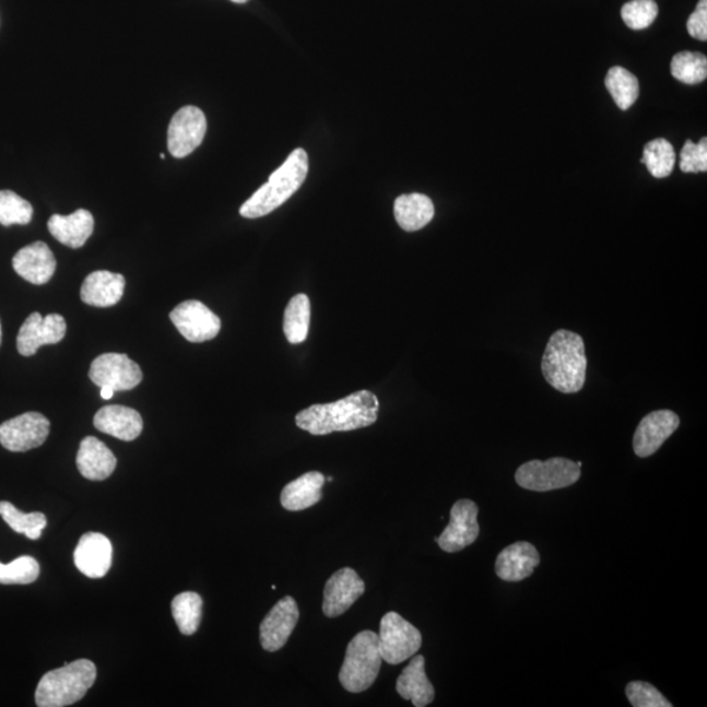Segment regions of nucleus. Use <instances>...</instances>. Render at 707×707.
I'll return each instance as SVG.
<instances>
[{"mask_svg":"<svg viewBox=\"0 0 707 707\" xmlns=\"http://www.w3.org/2000/svg\"><path fill=\"white\" fill-rule=\"evenodd\" d=\"M379 400L373 392L360 391L332 404H317L296 415V426L313 435L353 432L378 421Z\"/></svg>","mask_w":707,"mask_h":707,"instance_id":"obj_1","label":"nucleus"},{"mask_svg":"<svg viewBox=\"0 0 707 707\" xmlns=\"http://www.w3.org/2000/svg\"><path fill=\"white\" fill-rule=\"evenodd\" d=\"M544 378L563 393H577L585 386L587 356L584 339L568 330L553 333L543 356Z\"/></svg>","mask_w":707,"mask_h":707,"instance_id":"obj_2","label":"nucleus"},{"mask_svg":"<svg viewBox=\"0 0 707 707\" xmlns=\"http://www.w3.org/2000/svg\"><path fill=\"white\" fill-rule=\"evenodd\" d=\"M308 155L296 149L279 169L273 172L269 181L243 204L240 215L248 220L266 216L290 200L301 189L308 175Z\"/></svg>","mask_w":707,"mask_h":707,"instance_id":"obj_3","label":"nucleus"},{"mask_svg":"<svg viewBox=\"0 0 707 707\" xmlns=\"http://www.w3.org/2000/svg\"><path fill=\"white\" fill-rule=\"evenodd\" d=\"M96 665L89 659L66 663L62 669L52 670L42 680L36 690V705L39 707L70 706L87 695L96 682Z\"/></svg>","mask_w":707,"mask_h":707,"instance_id":"obj_4","label":"nucleus"},{"mask_svg":"<svg viewBox=\"0 0 707 707\" xmlns=\"http://www.w3.org/2000/svg\"><path fill=\"white\" fill-rule=\"evenodd\" d=\"M382 658L379 636L365 631L350 640L340 671V683L350 693L365 692L378 679Z\"/></svg>","mask_w":707,"mask_h":707,"instance_id":"obj_5","label":"nucleus"},{"mask_svg":"<svg viewBox=\"0 0 707 707\" xmlns=\"http://www.w3.org/2000/svg\"><path fill=\"white\" fill-rule=\"evenodd\" d=\"M579 479L580 468L577 462L564 458L528 461L515 474L519 486L539 493L572 486Z\"/></svg>","mask_w":707,"mask_h":707,"instance_id":"obj_6","label":"nucleus"},{"mask_svg":"<svg viewBox=\"0 0 707 707\" xmlns=\"http://www.w3.org/2000/svg\"><path fill=\"white\" fill-rule=\"evenodd\" d=\"M422 646L417 627L402 618L399 613L388 612L381 618L379 647L382 660L388 664H400L411 659Z\"/></svg>","mask_w":707,"mask_h":707,"instance_id":"obj_7","label":"nucleus"},{"mask_svg":"<svg viewBox=\"0 0 707 707\" xmlns=\"http://www.w3.org/2000/svg\"><path fill=\"white\" fill-rule=\"evenodd\" d=\"M90 379L97 387L110 388L115 392L130 391L141 385L142 369L128 355L108 353L92 362Z\"/></svg>","mask_w":707,"mask_h":707,"instance_id":"obj_8","label":"nucleus"},{"mask_svg":"<svg viewBox=\"0 0 707 707\" xmlns=\"http://www.w3.org/2000/svg\"><path fill=\"white\" fill-rule=\"evenodd\" d=\"M49 433L50 422L45 415L25 413L0 425V445L7 451L26 452L43 446Z\"/></svg>","mask_w":707,"mask_h":707,"instance_id":"obj_9","label":"nucleus"},{"mask_svg":"<svg viewBox=\"0 0 707 707\" xmlns=\"http://www.w3.org/2000/svg\"><path fill=\"white\" fill-rule=\"evenodd\" d=\"M169 317L178 332L189 342L201 343L214 340L221 332L220 317L198 301L178 304Z\"/></svg>","mask_w":707,"mask_h":707,"instance_id":"obj_10","label":"nucleus"},{"mask_svg":"<svg viewBox=\"0 0 707 707\" xmlns=\"http://www.w3.org/2000/svg\"><path fill=\"white\" fill-rule=\"evenodd\" d=\"M208 121L197 107H184L172 117L168 128V150L176 158L187 157L200 148L207 135Z\"/></svg>","mask_w":707,"mask_h":707,"instance_id":"obj_11","label":"nucleus"},{"mask_svg":"<svg viewBox=\"0 0 707 707\" xmlns=\"http://www.w3.org/2000/svg\"><path fill=\"white\" fill-rule=\"evenodd\" d=\"M479 507L473 500L461 499L451 508V520L436 539L441 551L458 553L472 545L480 534Z\"/></svg>","mask_w":707,"mask_h":707,"instance_id":"obj_12","label":"nucleus"},{"mask_svg":"<svg viewBox=\"0 0 707 707\" xmlns=\"http://www.w3.org/2000/svg\"><path fill=\"white\" fill-rule=\"evenodd\" d=\"M66 326L64 317L58 314H51L43 317L38 313H33L26 319L19 330L17 350L23 356H32L44 345H56L64 339Z\"/></svg>","mask_w":707,"mask_h":707,"instance_id":"obj_13","label":"nucleus"},{"mask_svg":"<svg viewBox=\"0 0 707 707\" xmlns=\"http://www.w3.org/2000/svg\"><path fill=\"white\" fill-rule=\"evenodd\" d=\"M365 591V581L361 579L354 568H341L328 579L326 588H323V614L329 618L341 616L354 605Z\"/></svg>","mask_w":707,"mask_h":707,"instance_id":"obj_14","label":"nucleus"},{"mask_svg":"<svg viewBox=\"0 0 707 707\" xmlns=\"http://www.w3.org/2000/svg\"><path fill=\"white\" fill-rule=\"evenodd\" d=\"M299 616V606H297L294 598L281 599L260 625V639L263 650L269 652L281 650L287 644L291 634H293Z\"/></svg>","mask_w":707,"mask_h":707,"instance_id":"obj_15","label":"nucleus"},{"mask_svg":"<svg viewBox=\"0 0 707 707\" xmlns=\"http://www.w3.org/2000/svg\"><path fill=\"white\" fill-rule=\"evenodd\" d=\"M679 425V415L671 411H657L647 414L634 434V452L639 458H649L676 432Z\"/></svg>","mask_w":707,"mask_h":707,"instance_id":"obj_16","label":"nucleus"},{"mask_svg":"<svg viewBox=\"0 0 707 707\" xmlns=\"http://www.w3.org/2000/svg\"><path fill=\"white\" fill-rule=\"evenodd\" d=\"M111 554L114 547L110 540L102 533L90 532L79 540L74 561L78 570L85 577L103 578L111 566Z\"/></svg>","mask_w":707,"mask_h":707,"instance_id":"obj_17","label":"nucleus"},{"mask_svg":"<svg viewBox=\"0 0 707 707\" xmlns=\"http://www.w3.org/2000/svg\"><path fill=\"white\" fill-rule=\"evenodd\" d=\"M12 266L22 279L39 286L55 275L57 260L45 243L36 241L20 249L13 257Z\"/></svg>","mask_w":707,"mask_h":707,"instance_id":"obj_18","label":"nucleus"},{"mask_svg":"<svg viewBox=\"0 0 707 707\" xmlns=\"http://www.w3.org/2000/svg\"><path fill=\"white\" fill-rule=\"evenodd\" d=\"M540 564V554L532 544L515 543L499 553L495 561V573L502 580L520 581L531 577Z\"/></svg>","mask_w":707,"mask_h":707,"instance_id":"obj_19","label":"nucleus"},{"mask_svg":"<svg viewBox=\"0 0 707 707\" xmlns=\"http://www.w3.org/2000/svg\"><path fill=\"white\" fill-rule=\"evenodd\" d=\"M76 466L84 479L104 481L114 474L117 459L102 440L95 436H87L79 447Z\"/></svg>","mask_w":707,"mask_h":707,"instance_id":"obj_20","label":"nucleus"},{"mask_svg":"<svg viewBox=\"0 0 707 707\" xmlns=\"http://www.w3.org/2000/svg\"><path fill=\"white\" fill-rule=\"evenodd\" d=\"M94 425L104 434L131 441L142 434L143 420L134 409L120 405L104 406L94 419Z\"/></svg>","mask_w":707,"mask_h":707,"instance_id":"obj_21","label":"nucleus"},{"mask_svg":"<svg viewBox=\"0 0 707 707\" xmlns=\"http://www.w3.org/2000/svg\"><path fill=\"white\" fill-rule=\"evenodd\" d=\"M48 228L52 237L63 246L78 249L94 234L95 221L89 210L79 209L70 215H52Z\"/></svg>","mask_w":707,"mask_h":707,"instance_id":"obj_22","label":"nucleus"},{"mask_svg":"<svg viewBox=\"0 0 707 707\" xmlns=\"http://www.w3.org/2000/svg\"><path fill=\"white\" fill-rule=\"evenodd\" d=\"M125 284L127 281L122 274L98 270L91 273L83 282L82 301L89 306L98 308L116 306L122 299Z\"/></svg>","mask_w":707,"mask_h":707,"instance_id":"obj_23","label":"nucleus"},{"mask_svg":"<svg viewBox=\"0 0 707 707\" xmlns=\"http://www.w3.org/2000/svg\"><path fill=\"white\" fill-rule=\"evenodd\" d=\"M323 484H326V478L320 472H308L291 481L281 493L282 507L287 511L296 512L319 504Z\"/></svg>","mask_w":707,"mask_h":707,"instance_id":"obj_24","label":"nucleus"},{"mask_svg":"<svg viewBox=\"0 0 707 707\" xmlns=\"http://www.w3.org/2000/svg\"><path fill=\"white\" fill-rule=\"evenodd\" d=\"M399 695L415 707H425L434 702L435 690L426 676L425 658L414 657L396 683Z\"/></svg>","mask_w":707,"mask_h":707,"instance_id":"obj_25","label":"nucleus"},{"mask_svg":"<svg viewBox=\"0 0 707 707\" xmlns=\"http://www.w3.org/2000/svg\"><path fill=\"white\" fill-rule=\"evenodd\" d=\"M435 214L434 203L425 195H402L394 201V217L406 233L427 226Z\"/></svg>","mask_w":707,"mask_h":707,"instance_id":"obj_26","label":"nucleus"},{"mask_svg":"<svg viewBox=\"0 0 707 707\" xmlns=\"http://www.w3.org/2000/svg\"><path fill=\"white\" fill-rule=\"evenodd\" d=\"M310 322V302L306 294H297L287 304L283 317V332L293 345L307 340Z\"/></svg>","mask_w":707,"mask_h":707,"instance_id":"obj_27","label":"nucleus"},{"mask_svg":"<svg viewBox=\"0 0 707 707\" xmlns=\"http://www.w3.org/2000/svg\"><path fill=\"white\" fill-rule=\"evenodd\" d=\"M605 87L621 110L633 107L639 96V82L636 75L620 66L608 71Z\"/></svg>","mask_w":707,"mask_h":707,"instance_id":"obj_28","label":"nucleus"},{"mask_svg":"<svg viewBox=\"0 0 707 707\" xmlns=\"http://www.w3.org/2000/svg\"><path fill=\"white\" fill-rule=\"evenodd\" d=\"M203 601L196 592H182L172 600V614L184 636H193L202 620Z\"/></svg>","mask_w":707,"mask_h":707,"instance_id":"obj_29","label":"nucleus"},{"mask_svg":"<svg viewBox=\"0 0 707 707\" xmlns=\"http://www.w3.org/2000/svg\"><path fill=\"white\" fill-rule=\"evenodd\" d=\"M0 517L3 518L16 533L25 534L31 540H38L48 525L43 512L24 514L19 511L10 502H0Z\"/></svg>","mask_w":707,"mask_h":707,"instance_id":"obj_30","label":"nucleus"},{"mask_svg":"<svg viewBox=\"0 0 707 707\" xmlns=\"http://www.w3.org/2000/svg\"><path fill=\"white\" fill-rule=\"evenodd\" d=\"M640 163L646 165L653 177H669L676 163L675 150H673V145L669 141L658 138V140L645 145L644 157Z\"/></svg>","mask_w":707,"mask_h":707,"instance_id":"obj_31","label":"nucleus"},{"mask_svg":"<svg viewBox=\"0 0 707 707\" xmlns=\"http://www.w3.org/2000/svg\"><path fill=\"white\" fill-rule=\"evenodd\" d=\"M671 74L684 84L703 83L707 76V59L702 52H679L672 58Z\"/></svg>","mask_w":707,"mask_h":707,"instance_id":"obj_32","label":"nucleus"},{"mask_svg":"<svg viewBox=\"0 0 707 707\" xmlns=\"http://www.w3.org/2000/svg\"><path fill=\"white\" fill-rule=\"evenodd\" d=\"M32 216L33 208L28 201L11 190H0V224L5 227L28 224Z\"/></svg>","mask_w":707,"mask_h":707,"instance_id":"obj_33","label":"nucleus"},{"mask_svg":"<svg viewBox=\"0 0 707 707\" xmlns=\"http://www.w3.org/2000/svg\"><path fill=\"white\" fill-rule=\"evenodd\" d=\"M39 575V565L35 558L22 556L11 564L0 563V585H31Z\"/></svg>","mask_w":707,"mask_h":707,"instance_id":"obj_34","label":"nucleus"},{"mask_svg":"<svg viewBox=\"0 0 707 707\" xmlns=\"http://www.w3.org/2000/svg\"><path fill=\"white\" fill-rule=\"evenodd\" d=\"M659 9L656 0H632L621 10L624 23L631 30L640 31L649 28L656 22Z\"/></svg>","mask_w":707,"mask_h":707,"instance_id":"obj_35","label":"nucleus"},{"mask_svg":"<svg viewBox=\"0 0 707 707\" xmlns=\"http://www.w3.org/2000/svg\"><path fill=\"white\" fill-rule=\"evenodd\" d=\"M626 697L634 707H672V704L656 686L645 682L626 685Z\"/></svg>","mask_w":707,"mask_h":707,"instance_id":"obj_36","label":"nucleus"},{"mask_svg":"<svg viewBox=\"0 0 707 707\" xmlns=\"http://www.w3.org/2000/svg\"><path fill=\"white\" fill-rule=\"evenodd\" d=\"M680 169L685 174H697V172L707 170V140L703 138L699 143L686 141L682 152H680Z\"/></svg>","mask_w":707,"mask_h":707,"instance_id":"obj_37","label":"nucleus"},{"mask_svg":"<svg viewBox=\"0 0 707 707\" xmlns=\"http://www.w3.org/2000/svg\"><path fill=\"white\" fill-rule=\"evenodd\" d=\"M686 28L692 37L706 42L707 39V0H699L697 9L688 19Z\"/></svg>","mask_w":707,"mask_h":707,"instance_id":"obj_38","label":"nucleus"},{"mask_svg":"<svg viewBox=\"0 0 707 707\" xmlns=\"http://www.w3.org/2000/svg\"><path fill=\"white\" fill-rule=\"evenodd\" d=\"M114 396H115L114 389L105 388V387L102 388V398L104 400H110L111 398H114Z\"/></svg>","mask_w":707,"mask_h":707,"instance_id":"obj_39","label":"nucleus"},{"mask_svg":"<svg viewBox=\"0 0 707 707\" xmlns=\"http://www.w3.org/2000/svg\"><path fill=\"white\" fill-rule=\"evenodd\" d=\"M231 2L237 3V4H244L249 2V0H231Z\"/></svg>","mask_w":707,"mask_h":707,"instance_id":"obj_40","label":"nucleus"},{"mask_svg":"<svg viewBox=\"0 0 707 707\" xmlns=\"http://www.w3.org/2000/svg\"><path fill=\"white\" fill-rule=\"evenodd\" d=\"M0 343H2V323H0Z\"/></svg>","mask_w":707,"mask_h":707,"instance_id":"obj_41","label":"nucleus"},{"mask_svg":"<svg viewBox=\"0 0 707 707\" xmlns=\"http://www.w3.org/2000/svg\"><path fill=\"white\" fill-rule=\"evenodd\" d=\"M161 158H165V155H164V154H161Z\"/></svg>","mask_w":707,"mask_h":707,"instance_id":"obj_42","label":"nucleus"}]
</instances>
